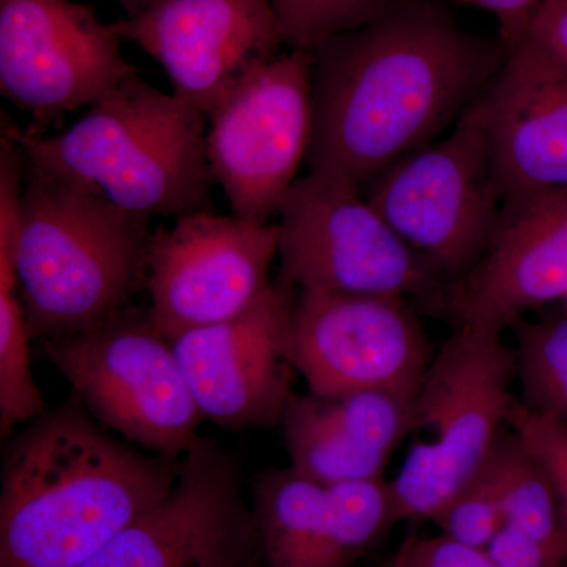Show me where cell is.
<instances>
[{"instance_id":"24","label":"cell","mask_w":567,"mask_h":567,"mask_svg":"<svg viewBox=\"0 0 567 567\" xmlns=\"http://www.w3.org/2000/svg\"><path fill=\"white\" fill-rule=\"evenodd\" d=\"M432 520L442 529V535L457 543L477 548L487 547L502 527L503 517L486 465Z\"/></svg>"},{"instance_id":"1","label":"cell","mask_w":567,"mask_h":567,"mask_svg":"<svg viewBox=\"0 0 567 567\" xmlns=\"http://www.w3.org/2000/svg\"><path fill=\"white\" fill-rule=\"evenodd\" d=\"M506 52L431 0H391L312 54L309 173L365 188L451 128L487 91Z\"/></svg>"},{"instance_id":"21","label":"cell","mask_w":567,"mask_h":567,"mask_svg":"<svg viewBox=\"0 0 567 567\" xmlns=\"http://www.w3.org/2000/svg\"><path fill=\"white\" fill-rule=\"evenodd\" d=\"M31 331L18 290L0 289V431L43 415V394L32 372Z\"/></svg>"},{"instance_id":"14","label":"cell","mask_w":567,"mask_h":567,"mask_svg":"<svg viewBox=\"0 0 567 567\" xmlns=\"http://www.w3.org/2000/svg\"><path fill=\"white\" fill-rule=\"evenodd\" d=\"M114 24L166 70L175 95L205 115L286 43L271 0H162Z\"/></svg>"},{"instance_id":"15","label":"cell","mask_w":567,"mask_h":567,"mask_svg":"<svg viewBox=\"0 0 567 567\" xmlns=\"http://www.w3.org/2000/svg\"><path fill=\"white\" fill-rule=\"evenodd\" d=\"M254 546L259 536L241 498L240 468L204 440L183 457L173 492L78 567H203L249 559Z\"/></svg>"},{"instance_id":"13","label":"cell","mask_w":567,"mask_h":567,"mask_svg":"<svg viewBox=\"0 0 567 567\" xmlns=\"http://www.w3.org/2000/svg\"><path fill=\"white\" fill-rule=\"evenodd\" d=\"M295 297L275 281L240 315L171 341L205 420L233 431L281 424L293 394L284 344Z\"/></svg>"},{"instance_id":"2","label":"cell","mask_w":567,"mask_h":567,"mask_svg":"<svg viewBox=\"0 0 567 567\" xmlns=\"http://www.w3.org/2000/svg\"><path fill=\"white\" fill-rule=\"evenodd\" d=\"M183 458L118 442L76 401L33 420L3 461L0 567H78L173 492Z\"/></svg>"},{"instance_id":"4","label":"cell","mask_w":567,"mask_h":567,"mask_svg":"<svg viewBox=\"0 0 567 567\" xmlns=\"http://www.w3.org/2000/svg\"><path fill=\"white\" fill-rule=\"evenodd\" d=\"M13 262L32 338H66L128 309L145 287L147 216L28 169Z\"/></svg>"},{"instance_id":"25","label":"cell","mask_w":567,"mask_h":567,"mask_svg":"<svg viewBox=\"0 0 567 567\" xmlns=\"http://www.w3.org/2000/svg\"><path fill=\"white\" fill-rule=\"evenodd\" d=\"M507 423L546 468L557 488L567 536V421L514 402Z\"/></svg>"},{"instance_id":"10","label":"cell","mask_w":567,"mask_h":567,"mask_svg":"<svg viewBox=\"0 0 567 567\" xmlns=\"http://www.w3.org/2000/svg\"><path fill=\"white\" fill-rule=\"evenodd\" d=\"M114 22L73 0H0V92L41 134L137 73Z\"/></svg>"},{"instance_id":"6","label":"cell","mask_w":567,"mask_h":567,"mask_svg":"<svg viewBox=\"0 0 567 567\" xmlns=\"http://www.w3.org/2000/svg\"><path fill=\"white\" fill-rule=\"evenodd\" d=\"M41 354L63 375L73 399L103 427L171 458L204 442L205 420L173 342L147 312H125L91 330L41 341Z\"/></svg>"},{"instance_id":"8","label":"cell","mask_w":567,"mask_h":567,"mask_svg":"<svg viewBox=\"0 0 567 567\" xmlns=\"http://www.w3.org/2000/svg\"><path fill=\"white\" fill-rule=\"evenodd\" d=\"M276 281L295 292L406 298L434 289L436 271L341 178L309 173L279 208Z\"/></svg>"},{"instance_id":"28","label":"cell","mask_w":567,"mask_h":567,"mask_svg":"<svg viewBox=\"0 0 567 567\" xmlns=\"http://www.w3.org/2000/svg\"><path fill=\"white\" fill-rule=\"evenodd\" d=\"M494 14L506 51L527 40L529 24L543 0H456Z\"/></svg>"},{"instance_id":"7","label":"cell","mask_w":567,"mask_h":567,"mask_svg":"<svg viewBox=\"0 0 567 567\" xmlns=\"http://www.w3.org/2000/svg\"><path fill=\"white\" fill-rule=\"evenodd\" d=\"M365 188V199L436 275L464 278L486 252L505 205L481 99L442 140L391 164Z\"/></svg>"},{"instance_id":"3","label":"cell","mask_w":567,"mask_h":567,"mask_svg":"<svg viewBox=\"0 0 567 567\" xmlns=\"http://www.w3.org/2000/svg\"><path fill=\"white\" fill-rule=\"evenodd\" d=\"M2 133L17 142L28 169L100 194L123 210L181 218L210 208L207 115L153 87L140 71L62 133L22 132L11 122Z\"/></svg>"},{"instance_id":"11","label":"cell","mask_w":567,"mask_h":567,"mask_svg":"<svg viewBox=\"0 0 567 567\" xmlns=\"http://www.w3.org/2000/svg\"><path fill=\"white\" fill-rule=\"evenodd\" d=\"M279 226L212 212L181 216L152 235L147 315L164 338L233 319L256 303L279 254Z\"/></svg>"},{"instance_id":"26","label":"cell","mask_w":567,"mask_h":567,"mask_svg":"<svg viewBox=\"0 0 567 567\" xmlns=\"http://www.w3.org/2000/svg\"><path fill=\"white\" fill-rule=\"evenodd\" d=\"M391 567H499L486 548L466 546L445 535L410 539Z\"/></svg>"},{"instance_id":"18","label":"cell","mask_w":567,"mask_h":567,"mask_svg":"<svg viewBox=\"0 0 567 567\" xmlns=\"http://www.w3.org/2000/svg\"><path fill=\"white\" fill-rule=\"evenodd\" d=\"M506 199L567 189V66L527 39L481 96Z\"/></svg>"},{"instance_id":"16","label":"cell","mask_w":567,"mask_h":567,"mask_svg":"<svg viewBox=\"0 0 567 567\" xmlns=\"http://www.w3.org/2000/svg\"><path fill=\"white\" fill-rule=\"evenodd\" d=\"M267 567H350L394 525L386 481L320 486L276 470L254 486Z\"/></svg>"},{"instance_id":"19","label":"cell","mask_w":567,"mask_h":567,"mask_svg":"<svg viewBox=\"0 0 567 567\" xmlns=\"http://www.w3.org/2000/svg\"><path fill=\"white\" fill-rule=\"evenodd\" d=\"M415 398L391 390L293 393L281 420L290 468L320 486L383 480L391 454L415 429Z\"/></svg>"},{"instance_id":"9","label":"cell","mask_w":567,"mask_h":567,"mask_svg":"<svg viewBox=\"0 0 567 567\" xmlns=\"http://www.w3.org/2000/svg\"><path fill=\"white\" fill-rule=\"evenodd\" d=\"M208 166L235 216L268 223L308 162L315 55L292 50L252 70L207 115Z\"/></svg>"},{"instance_id":"17","label":"cell","mask_w":567,"mask_h":567,"mask_svg":"<svg viewBox=\"0 0 567 567\" xmlns=\"http://www.w3.org/2000/svg\"><path fill=\"white\" fill-rule=\"evenodd\" d=\"M567 297V189L506 199L480 262L451 287L458 323L503 328Z\"/></svg>"},{"instance_id":"29","label":"cell","mask_w":567,"mask_h":567,"mask_svg":"<svg viewBox=\"0 0 567 567\" xmlns=\"http://www.w3.org/2000/svg\"><path fill=\"white\" fill-rule=\"evenodd\" d=\"M527 39L567 66V0H543Z\"/></svg>"},{"instance_id":"27","label":"cell","mask_w":567,"mask_h":567,"mask_svg":"<svg viewBox=\"0 0 567 567\" xmlns=\"http://www.w3.org/2000/svg\"><path fill=\"white\" fill-rule=\"evenodd\" d=\"M486 551L499 567H561L566 559L554 548L506 524L492 537Z\"/></svg>"},{"instance_id":"20","label":"cell","mask_w":567,"mask_h":567,"mask_svg":"<svg viewBox=\"0 0 567 567\" xmlns=\"http://www.w3.org/2000/svg\"><path fill=\"white\" fill-rule=\"evenodd\" d=\"M486 468L503 524L520 529L567 558V536L557 488L516 434L499 435Z\"/></svg>"},{"instance_id":"12","label":"cell","mask_w":567,"mask_h":567,"mask_svg":"<svg viewBox=\"0 0 567 567\" xmlns=\"http://www.w3.org/2000/svg\"><path fill=\"white\" fill-rule=\"evenodd\" d=\"M284 349L308 390L320 395L416 394L432 360L405 298L380 295L297 292Z\"/></svg>"},{"instance_id":"22","label":"cell","mask_w":567,"mask_h":567,"mask_svg":"<svg viewBox=\"0 0 567 567\" xmlns=\"http://www.w3.org/2000/svg\"><path fill=\"white\" fill-rule=\"evenodd\" d=\"M516 354L527 405L567 421V315L518 323Z\"/></svg>"},{"instance_id":"23","label":"cell","mask_w":567,"mask_h":567,"mask_svg":"<svg viewBox=\"0 0 567 567\" xmlns=\"http://www.w3.org/2000/svg\"><path fill=\"white\" fill-rule=\"evenodd\" d=\"M391 0H271L286 43L315 52L339 33L352 31L386 9Z\"/></svg>"},{"instance_id":"32","label":"cell","mask_w":567,"mask_h":567,"mask_svg":"<svg viewBox=\"0 0 567 567\" xmlns=\"http://www.w3.org/2000/svg\"><path fill=\"white\" fill-rule=\"evenodd\" d=\"M565 300H566V308H567V297L565 298Z\"/></svg>"},{"instance_id":"5","label":"cell","mask_w":567,"mask_h":567,"mask_svg":"<svg viewBox=\"0 0 567 567\" xmlns=\"http://www.w3.org/2000/svg\"><path fill=\"white\" fill-rule=\"evenodd\" d=\"M502 331L464 323L429 363L415 398V431L429 443L410 451L390 486L394 524L432 520L487 464L507 421L516 350Z\"/></svg>"},{"instance_id":"30","label":"cell","mask_w":567,"mask_h":567,"mask_svg":"<svg viewBox=\"0 0 567 567\" xmlns=\"http://www.w3.org/2000/svg\"><path fill=\"white\" fill-rule=\"evenodd\" d=\"M158 2H162V0H118V3H122L123 9L128 14L126 18L137 17V14L152 9Z\"/></svg>"},{"instance_id":"31","label":"cell","mask_w":567,"mask_h":567,"mask_svg":"<svg viewBox=\"0 0 567 567\" xmlns=\"http://www.w3.org/2000/svg\"><path fill=\"white\" fill-rule=\"evenodd\" d=\"M246 563H248V558H226L208 563L203 567H246Z\"/></svg>"}]
</instances>
